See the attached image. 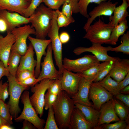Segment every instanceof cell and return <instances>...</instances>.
I'll list each match as a JSON object with an SVG mask.
<instances>
[{"label": "cell", "instance_id": "obj_34", "mask_svg": "<svg viewBox=\"0 0 129 129\" xmlns=\"http://www.w3.org/2000/svg\"><path fill=\"white\" fill-rule=\"evenodd\" d=\"M0 116L10 125L13 124V118L10 113L7 104L3 101L0 100Z\"/></svg>", "mask_w": 129, "mask_h": 129}, {"label": "cell", "instance_id": "obj_33", "mask_svg": "<svg viewBox=\"0 0 129 129\" xmlns=\"http://www.w3.org/2000/svg\"><path fill=\"white\" fill-rule=\"evenodd\" d=\"M107 0H78L79 13L83 16L87 18L89 17L87 12V8L89 4L94 3L98 4Z\"/></svg>", "mask_w": 129, "mask_h": 129}, {"label": "cell", "instance_id": "obj_30", "mask_svg": "<svg viewBox=\"0 0 129 129\" xmlns=\"http://www.w3.org/2000/svg\"><path fill=\"white\" fill-rule=\"evenodd\" d=\"M109 61L104 62L101 63L97 64L80 73L81 74L82 76L87 80H94L102 69Z\"/></svg>", "mask_w": 129, "mask_h": 129}, {"label": "cell", "instance_id": "obj_15", "mask_svg": "<svg viewBox=\"0 0 129 129\" xmlns=\"http://www.w3.org/2000/svg\"><path fill=\"white\" fill-rule=\"evenodd\" d=\"M0 17L5 22L7 27V33L23 24L29 23V18H27L16 12L3 10L0 11Z\"/></svg>", "mask_w": 129, "mask_h": 129}, {"label": "cell", "instance_id": "obj_46", "mask_svg": "<svg viewBox=\"0 0 129 129\" xmlns=\"http://www.w3.org/2000/svg\"><path fill=\"white\" fill-rule=\"evenodd\" d=\"M113 97L119 100L127 106L129 107V94H125L120 93Z\"/></svg>", "mask_w": 129, "mask_h": 129}, {"label": "cell", "instance_id": "obj_23", "mask_svg": "<svg viewBox=\"0 0 129 129\" xmlns=\"http://www.w3.org/2000/svg\"><path fill=\"white\" fill-rule=\"evenodd\" d=\"M34 53L33 47L30 43L26 53L21 56L17 72L27 70L34 72L37 62L34 58Z\"/></svg>", "mask_w": 129, "mask_h": 129}, {"label": "cell", "instance_id": "obj_38", "mask_svg": "<svg viewBox=\"0 0 129 129\" xmlns=\"http://www.w3.org/2000/svg\"><path fill=\"white\" fill-rule=\"evenodd\" d=\"M114 62L113 60L109 61L102 69L93 82H98L103 79L108 74L112 67Z\"/></svg>", "mask_w": 129, "mask_h": 129}, {"label": "cell", "instance_id": "obj_42", "mask_svg": "<svg viewBox=\"0 0 129 129\" xmlns=\"http://www.w3.org/2000/svg\"><path fill=\"white\" fill-rule=\"evenodd\" d=\"M65 0H43L45 5L48 8L52 10L59 9L63 5Z\"/></svg>", "mask_w": 129, "mask_h": 129}, {"label": "cell", "instance_id": "obj_9", "mask_svg": "<svg viewBox=\"0 0 129 129\" xmlns=\"http://www.w3.org/2000/svg\"><path fill=\"white\" fill-rule=\"evenodd\" d=\"M11 32L15 38L11 51L17 52L22 56L24 55L28 48L27 39L30 35H35V30L31 26L26 24L15 28Z\"/></svg>", "mask_w": 129, "mask_h": 129}, {"label": "cell", "instance_id": "obj_7", "mask_svg": "<svg viewBox=\"0 0 129 129\" xmlns=\"http://www.w3.org/2000/svg\"><path fill=\"white\" fill-rule=\"evenodd\" d=\"M55 80L45 78L32 86L31 90L33 94L29 97L30 100L37 113L40 117L43 114L45 92Z\"/></svg>", "mask_w": 129, "mask_h": 129}, {"label": "cell", "instance_id": "obj_21", "mask_svg": "<svg viewBox=\"0 0 129 129\" xmlns=\"http://www.w3.org/2000/svg\"><path fill=\"white\" fill-rule=\"evenodd\" d=\"M93 127L81 111L75 106L71 115L68 129H91Z\"/></svg>", "mask_w": 129, "mask_h": 129}, {"label": "cell", "instance_id": "obj_27", "mask_svg": "<svg viewBox=\"0 0 129 129\" xmlns=\"http://www.w3.org/2000/svg\"><path fill=\"white\" fill-rule=\"evenodd\" d=\"M108 91L115 96L120 93L119 82L113 79L108 74L103 79L97 82Z\"/></svg>", "mask_w": 129, "mask_h": 129}, {"label": "cell", "instance_id": "obj_49", "mask_svg": "<svg viewBox=\"0 0 129 129\" xmlns=\"http://www.w3.org/2000/svg\"><path fill=\"white\" fill-rule=\"evenodd\" d=\"M59 38L62 43L65 44L68 42L70 39V37L67 32H64L60 34L59 35Z\"/></svg>", "mask_w": 129, "mask_h": 129}, {"label": "cell", "instance_id": "obj_18", "mask_svg": "<svg viewBox=\"0 0 129 129\" xmlns=\"http://www.w3.org/2000/svg\"><path fill=\"white\" fill-rule=\"evenodd\" d=\"M114 105L113 98L101 106L97 126L104 124H109L112 122H116L120 120L115 113Z\"/></svg>", "mask_w": 129, "mask_h": 129}, {"label": "cell", "instance_id": "obj_32", "mask_svg": "<svg viewBox=\"0 0 129 129\" xmlns=\"http://www.w3.org/2000/svg\"><path fill=\"white\" fill-rule=\"evenodd\" d=\"M121 37L120 40L122 41L121 44L118 46L114 48L112 47L110 48L109 51H113L116 52H122L128 55L129 54V32H127L123 34Z\"/></svg>", "mask_w": 129, "mask_h": 129}, {"label": "cell", "instance_id": "obj_6", "mask_svg": "<svg viewBox=\"0 0 129 129\" xmlns=\"http://www.w3.org/2000/svg\"><path fill=\"white\" fill-rule=\"evenodd\" d=\"M29 94L28 91H25L22 95L21 98L23 105V110L20 115L14 120L16 122L27 120L32 123L37 129H43L45 121L38 116L30 102Z\"/></svg>", "mask_w": 129, "mask_h": 129}, {"label": "cell", "instance_id": "obj_20", "mask_svg": "<svg viewBox=\"0 0 129 129\" xmlns=\"http://www.w3.org/2000/svg\"><path fill=\"white\" fill-rule=\"evenodd\" d=\"M30 2L27 0H0V11L6 10L24 16Z\"/></svg>", "mask_w": 129, "mask_h": 129}, {"label": "cell", "instance_id": "obj_11", "mask_svg": "<svg viewBox=\"0 0 129 129\" xmlns=\"http://www.w3.org/2000/svg\"><path fill=\"white\" fill-rule=\"evenodd\" d=\"M112 47L110 46L105 47L100 44L92 43V45L90 47L80 46L77 47L74 50L73 52L77 55H79L85 52H89L93 54L100 62L111 60L115 62L120 59L110 56L108 54V52L109 51V49Z\"/></svg>", "mask_w": 129, "mask_h": 129}, {"label": "cell", "instance_id": "obj_2", "mask_svg": "<svg viewBox=\"0 0 129 129\" xmlns=\"http://www.w3.org/2000/svg\"><path fill=\"white\" fill-rule=\"evenodd\" d=\"M52 107L59 129H68L71 115L75 107L71 97L65 91H62L58 95Z\"/></svg>", "mask_w": 129, "mask_h": 129}, {"label": "cell", "instance_id": "obj_36", "mask_svg": "<svg viewBox=\"0 0 129 129\" xmlns=\"http://www.w3.org/2000/svg\"><path fill=\"white\" fill-rule=\"evenodd\" d=\"M57 14V22L59 27H65L75 22L74 19H71L68 17L62 11L59 9L55 10Z\"/></svg>", "mask_w": 129, "mask_h": 129}, {"label": "cell", "instance_id": "obj_14", "mask_svg": "<svg viewBox=\"0 0 129 129\" xmlns=\"http://www.w3.org/2000/svg\"><path fill=\"white\" fill-rule=\"evenodd\" d=\"M118 2L113 3L109 0L102 2L94 7L89 13V17L83 27L85 31L97 17L104 16H110L113 14V11L118 4Z\"/></svg>", "mask_w": 129, "mask_h": 129}, {"label": "cell", "instance_id": "obj_17", "mask_svg": "<svg viewBox=\"0 0 129 129\" xmlns=\"http://www.w3.org/2000/svg\"><path fill=\"white\" fill-rule=\"evenodd\" d=\"M94 80H87L81 77L76 93L71 97L74 102L93 107L89 98V89L91 83Z\"/></svg>", "mask_w": 129, "mask_h": 129}, {"label": "cell", "instance_id": "obj_51", "mask_svg": "<svg viewBox=\"0 0 129 129\" xmlns=\"http://www.w3.org/2000/svg\"><path fill=\"white\" fill-rule=\"evenodd\" d=\"M7 27L4 20L0 17V32H4L6 31Z\"/></svg>", "mask_w": 129, "mask_h": 129}, {"label": "cell", "instance_id": "obj_57", "mask_svg": "<svg viewBox=\"0 0 129 129\" xmlns=\"http://www.w3.org/2000/svg\"></svg>", "mask_w": 129, "mask_h": 129}, {"label": "cell", "instance_id": "obj_24", "mask_svg": "<svg viewBox=\"0 0 129 129\" xmlns=\"http://www.w3.org/2000/svg\"><path fill=\"white\" fill-rule=\"evenodd\" d=\"M74 103L75 106L81 111L86 120L92 125L93 129L97 126L100 115V111L91 106Z\"/></svg>", "mask_w": 129, "mask_h": 129}, {"label": "cell", "instance_id": "obj_8", "mask_svg": "<svg viewBox=\"0 0 129 129\" xmlns=\"http://www.w3.org/2000/svg\"><path fill=\"white\" fill-rule=\"evenodd\" d=\"M100 63L93 55H86L83 57L72 59L65 57L63 60L64 69L75 73H80Z\"/></svg>", "mask_w": 129, "mask_h": 129}, {"label": "cell", "instance_id": "obj_16", "mask_svg": "<svg viewBox=\"0 0 129 129\" xmlns=\"http://www.w3.org/2000/svg\"><path fill=\"white\" fill-rule=\"evenodd\" d=\"M28 39L32 45L36 54L37 63L34 74L35 77L37 78L41 71V64L42 57L43 55H45L46 49L51 43V41L50 39H38L33 38L30 36H28Z\"/></svg>", "mask_w": 129, "mask_h": 129}, {"label": "cell", "instance_id": "obj_43", "mask_svg": "<svg viewBox=\"0 0 129 129\" xmlns=\"http://www.w3.org/2000/svg\"><path fill=\"white\" fill-rule=\"evenodd\" d=\"M32 76H35L34 72L27 70H23L17 72L15 77L17 81L19 82Z\"/></svg>", "mask_w": 129, "mask_h": 129}, {"label": "cell", "instance_id": "obj_56", "mask_svg": "<svg viewBox=\"0 0 129 129\" xmlns=\"http://www.w3.org/2000/svg\"><path fill=\"white\" fill-rule=\"evenodd\" d=\"M27 0L29 1H30L31 2V0Z\"/></svg>", "mask_w": 129, "mask_h": 129}, {"label": "cell", "instance_id": "obj_22", "mask_svg": "<svg viewBox=\"0 0 129 129\" xmlns=\"http://www.w3.org/2000/svg\"><path fill=\"white\" fill-rule=\"evenodd\" d=\"M129 72V59H124L114 62L109 73L111 77L119 82L123 79Z\"/></svg>", "mask_w": 129, "mask_h": 129}, {"label": "cell", "instance_id": "obj_54", "mask_svg": "<svg viewBox=\"0 0 129 129\" xmlns=\"http://www.w3.org/2000/svg\"><path fill=\"white\" fill-rule=\"evenodd\" d=\"M13 128L11 127V125H3L1 127L0 129H13Z\"/></svg>", "mask_w": 129, "mask_h": 129}, {"label": "cell", "instance_id": "obj_48", "mask_svg": "<svg viewBox=\"0 0 129 129\" xmlns=\"http://www.w3.org/2000/svg\"><path fill=\"white\" fill-rule=\"evenodd\" d=\"M129 84V72L124 79L119 82L118 87L119 91Z\"/></svg>", "mask_w": 129, "mask_h": 129}, {"label": "cell", "instance_id": "obj_53", "mask_svg": "<svg viewBox=\"0 0 129 129\" xmlns=\"http://www.w3.org/2000/svg\"><path fill=\"white\" fill-rule=\"evenodd\" d=\"M5 125H11L0 116V129L2 126Z\"/></svg>", "mask_w": 129, "mask_h": 129}, {"label": "cell", "instance_id": "obj_12", "mask_svg": "<svg viewBox=\"0 0 129 129\" xmlns=\"http://www.w3.org/2000/svg\"><path fill=\"white\" fill-rule=\"evenodd\" d=\"M113 96L97 82H92L89 89V98L93 102V107L100 111L101 106L113 98Z\"/></svg>", "mask_w": 129, "mask_h": 129}, {"label": "cell", "instance_id": "obj_50", "mask_svg": "<svg viewBox=\"0 0 129 129\" xmlns=\"http://www.w3.org/2000/svg\"><path fill=\"white\" fill-rule=\"evenodd\" d=\"M22 129H37L34 125L30 122L24 120L23 122Z\"/></svg>", "mask_w": 129, "mask_h": 129}, {"label": "cell", "instance_id": "obj_47", "mask_svg": "<svg viewBox=\"0 0 129 129\" xmlns=\"http://www.w3.org/2000/svg\"><path fill=\"white\" fill-rule=\"evenodd\" d=\"M10 74L7 67L5 66L4 63L0 59V81L3 77L6 76L7 77Z\"/></svg>", "mask_w": 129, "mask_h": 129}, {"label": "cell", "instance_id": "obj_3", "mask_svg": "<svg viewBox=\"0 0 129 129\" xmlns=\"http://www.w3.org/2000/svg\"><path fill=\"white\" fill-rule=\"evenodd\" d=\"M114 27L110 21L106 23L99 18L88 27L83 38L92 43L110 44L111 34Z\"/></svg>", "mask_w": 129, "mask_h": 129}, {"label": "cell", "instance_id": "obj_55", "mask_svg": "<svg viewBox=\"0 0 129 129\" xmlns=\"http://www.w3.org/2000/svg\"><path fill=\"white\" fill-rule=\"evenodd\" d=\"M122 1L124 0H125L128 3H129V0H122Z\"/></svg>", "mask_w": 129, "mask_h": 129}, {"label": "cell", "instance_id": "obj_40", "mask_svg": "<svg viewBox=\"0 0 129 129\" xmlns=\"http://www.w3.org/2000/svg\"><path fill=\"white\" fill-rule=\"evenodd\" d=\"M61 77L54 80L48 88L47 92L57 95L61 92L62 91Z\"/></svg>", "mask_w": 129, "mask_h": 129}, {"label": "cell", "instance_id": "obj_39", "mask_svg": "<svg viewBox=\"0 0 129 129\" xmlns=\"http://www.w3.org/2000/svg\"><path fill=\"white\" fill-rule=\"evenodd\" d=\"M43 0H31L30 3L26 10L24 16L27 18L29 17L35 12L36 10L43 2Z\"/></svg>", "mask_w": 129, "mask_h": 129}, {"label": "cell", "instance_id": "obj_10", "mask_svg": "<svg viewBox=\"0 0 129 129\" xmlns=\"http://www.w3.org/2000/svg\"><path fill=\"white\" fill-rule=\"evenodd\" d=\"M46 53L43 62L41 63L42 69L37 78L38 82L45 78L56 80L59 79L61 74L59 70L55 68L52 56L53 51L51 43L47 47Z\"/></svg>", "mask_w": 129, "mask_h": 129}, {"label": "cell", "instance_id": "obj_37", "mask_svg": "<svg viewBox=\"0 0 129 129\" xmlns=\"http://www.w3.org/2000/svg\"><path fill=\"white\" fill-rule=\"evenodd\" d=\"M48 114L44 129H59L55 119L52 107L48 109Z\"/></svg>", "mask_w": 129, "mask_h": 129}, {"label": "cell", "instance_id": "obj_35", "mask_svg": "<svg viewBox=\"0 0 129 129\" xmlns=\"http://www.w3.org/2000/svg\"><path fill=\"white\" fill-rule=\"evenodd\" d=\"M128 124L124 120H120L112 124H104L94 128V129H125Z\"/></svg>", "mask_w": 129, "mask_h": 129}, {"label": "cell", "instance_id": "obj_45", "mask_svg": "<svg viewBox=\"0 0 129 129\" xmlns=\"http://www.w3.org/2000/svg\"><path fill=\"white\" fill-rule=\"evenodd\" d=\"M17 82L22 86L28 88L30 86H32L38 83L37 78L35 76L29 77L22 81Z\"/></svg>", "mask_w": 129, "mask_h": 129}, {"label": "cell", "instance_id": "obj_13", "mask_svg": "<svg viewBox=\"0 0 129 129\" xmlns=\"http://www.w3.org/2000/svg\"><path fill=\"white\" fill-rule=\"evenodd\" d=\"M82 76L80 73H75L64 69L61 77L62 91H65L71 97L77 92Z\"/></svg>", "mask_w": 129, "mask_h": 129}, {"label": "cell", "instance_id": "obj_26", "mask_svg": "<svg viewBox=\"0 0 129 129\" xmlns=\"http://www.w3.org/2000/svg\"><path fill=\"white\" fill-rule=\"evenodd\" d=\"M128 28L127 22L126 18L120 21L114 26L111 32L110 38V44L116 45L119 37L125 33Z\"/></svg>", "mask_w": 129, "mask_h": 129}, {"label": "cell", "instance_id": "obj_29", "mask_svg": "<svg viewBox=\"0 0 129 129\" xmlns=\"http://www.w3.org/2000/svg\"><path fill=\"white\" fill-rule=\"evenodd\" d=\"M62 11L69 18L74 19L72 14L79 12L78 0H65L63 5Z\"/></svg>", "mask_w": 129, "mask_h": 129}, {"label": "cell", "instance_id": "obj_5", "mask_svg": "<svg viewBox=\"0 0 129 129\" xmlns=\"http://www.w3.org/2000/svg\"><path fill=\"white\" fill-rule=\"evenodd\" d=\"M8 84L10 96L8 103L10 113L13 118L17 117L21 109L19 106V100L23 92L28 88L22 86L16 81L15 76L10 74L7 77Z\"/></svg>", "mask_w": 129, "mask_h": 129}, {"label": "cell", "instance_id": "obj_19", "mask_svg": "<svg viewBox=\"0 0 129 129\" xmlns=\"http://www.w3.org/2000/svg\"><path fill=\"white\" fill-rule=\"evenodd\" d=\"M15 38L11 32L7 33L4 37L0 35V59L7 67L8 59Z\"/></svg>", "mask_w": 129, "mask_h": 129}, {"label": "cell", "instance_id": "obj_28", "mask_svg": "<svg viewBox=\"0 0 129 129\" xmlns=\"http://www.w3.org/2000/svg\"><path fill=\"white\" fill-rule=\"evenodd\" d=\"M22 55L17 52L11 51L7 68L10 75L16 76Z\"/></svg>", "mask_w": 129, "mask_h": 129}, {"label": "cell", "instance_id": "obj_41", "mask_svg": "<svg viewBox=\"0 0 129 129\" xmlns=\"http://www.w3.org/2000/svg\"><path fill=\"white\" fill-rule=\"evenodd\" d=\"M57 96L47 91L45 94L44 108L45 110H48L50 108L52 107L57 99Z\"/></svg>", "mask_w": 129, "mask_h": 129}, {"label": "cell", "instance_id": "obj_31", "mask_svg": "<svg viewBox=\"0 0 129 129\" xmlns=\"http://www.w3.org/2000/svg\"><path fill=\"white\" fill-rule=\"evenodd\" d=\"M115 105L114 110L120 120H125L129 116V107L119 100L113 97Z\"/></svg>", "mask_w": 129, "mask_h": 129}, {"label": "cell", "instance_id": "obj_52", "mask_svg": "<svg viewBox=\"0 0 129 129\" xmlns=\"http://www.w3.org/2000/svg\"><path fill=\"white\" fill-rule=\"evenodd\" d=\"M120 93L125 94H129V85H128L121 90Z\"/></svg>", "mask_w": 129, "mask_h": 129}, {"label": "cell", "instance_id": "obj_1", "mask_svg": "<svg viewBox=\"0 0 129 129\" xmlns=\"http://www.w3.org/2000/svg\"><path fill=\"white\" fill-rule=\"evenodd\" d=\"M54 12L41 4L29 17V23L35 30L36 38L46 39L52 25Z\"/></svg>", "mask_w": 129, "mask_h": 129}, {"label": "cell", "instance_id": "obj_4", "mask_svg": "<svg viewBox=\"0 0 129 129\" xmlns=\"http://www.w3.org/2000/svg\"><path fill=\"white\" fill-rule=\"evenodd\" d=\"M57 14L54 11L51 27L48 34L50 38L56 65L61 74L64 69L63 64L62 43L60 40L59 35V27L57 22Z\"/></svg>", "mask_w": 129, "mask_h": 129}, {"label": "cell", "instance_id": "obj_25", "mask_svg": "<svg viewBox=\"0 0 129 129\" xmlns=\"http://www.w3.org/2000/svg\"><path fill=\"white\" fill-rule=\"evenodd\" d=\"M129 6V3L124 0L120 5L115 8L113 15L109 17V21L114 27L129 16L127 9Z\"/></svg>", "mask_w": 129, "mask_h": 129}, {"label": "cell", "instance_id": "obj_44", "mask_svg": "<svg viewBox=\"0 0 129 129\" xmlns=\"http://www.w3.org/2000/svg\"><path fill=\"white\" fill-rule=\"evenodd\" d=\"M9 96L8 83H3L2 80H1L0 81V100L5 102Z\"/></svg>", "mask_w": 129, "mask_h": 129}]
</instances>
